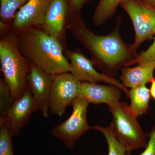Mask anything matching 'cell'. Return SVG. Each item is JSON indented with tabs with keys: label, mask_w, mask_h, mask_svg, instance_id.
I'll list each match as a JSON object with an SVG mask.
<instances>
[{
	"label": "cell",
	"mask_w": 155,
	"mask_h": 155,
	"mask_svg": "<svg viewBox=\"0 0 155 155\" xmlns=\"http://www.w3.org/2000/svg\"><path fill=\"white\" fill-rule=\"evenodd\" d=\"M67 28L88 50L91 61L106 75L115 77L119 69L133 65L139 54L131 45L123 41L120 34L121 19L110 33L100 35L91 31L81 17L80 14H70Z\"/></svg>",
	"instance_id": "cell-1"
},
{
	"label": "cell",
	"mask_w": 155,
	"mask_h": 155,
	"mask_svg": "<svg viewBox=\"0 0 155 155\" xmlns=\"http://www.w3.org/2000/svg\"><path fill=\"white\" fill-rule=\"evenodd\" d=\"M17 32L19 49L29 63L53 75L70 72L63 44L58 40L39 27Z\"/></svg>",
	"instance_id": "cell-2"
},
{
	"label": "cell",
	"mask_w": 155,
	"mask_h": 155,
	"mask_svg": "<svg viewBox=\"0 0 155 155\" xmlns=\"http://www.w3.org/2000/svg\"><path fill=\"white\" fill-rule=\"evenodd\" d=\"M1 70L14 100L19 98L28 86L30 64L22 54L17 34H6L0 41Z\"/></svg>",
	"instance_id": "cell-3"
},
{
	"label": "cell",
	"mask_w": 155,
	"mask_h": 155,
	"mask_svg": "<svg viewBox=\"0 0 155 155\" xmlns=\"http://www.w3.org/2000/svg\"><path fill=\"white\" fill-rule=\"evenodd\" d=\"M112 114L111 122L114 133L118 141L126 149L127 154L133 151L145 148L149 140V133L144 132L131 113L126 102H118L108 105Z\"/></svg>",
	"instance_id": "cell-4"
},
{
	"label": "cell",
	"mask_w": 155,
	"mask_h": 155,
	"mask_svg": "<svg viewBox=\"0 0 155 155\" xmlns=\"http://www.w3.org/2000/svg\"><path fill=\"white\" fill-rule=\"evenodd\" d=\"M89 104L79 96L72 103V115L64 122L58 124L52 129V134L60 140L68 148L73 147L87 130L92 129L87 119Z\"/></svg>",
	"instance_id": "cell-5"
},
{
	"label": "cell",
	"mask_w": 155,
	"mask_h": 155,
	"mask_svg": "<svg viewBox=\"0 0 155 155\" xmlns=\"http://www.w3.org/2000/svg\"><path fill=\"white\" fill-rule=\"evenodd\" d=\"M120 6L133 24L135 39L131 46L137 51L143 42L155 35V8L143 0H123Z\"/></svg>",
	"instance_id": "cell-6"
},
{
	"label": "cell",
	"mask_w": 155,
	"mask_h": 155,
	"mask_svg": "<svg viewBox=\"0 0 155 155\" xmlns=\"http://www.w3.org/2000/svg\"><path fill=\"white\" fill-rule=\"evenodd\" d=\"M81 83L69 72L54 75L49 101L50 114L63 116L67 107L80 96Z\"/></svg>",
	"instance_id": "cell-7"
},
{
	"label": "cell",
	"mask_w": 155,
	"mask_h": 155,
	"mask_svg": "<svg viewBox=\"0 0 155 155\" xmlns=\"http://www.w3.org/2000/svg\"><path fill=\"white\" fill-rule=\"evenodd\" d=\"M64 54L70 62V72L81 82L97 83L104 82L120 88L127 97L129 91L121 81L115 77H111L96 70L91 60L84 55L80 51L64 50Z\"/></svg>",
	"instance_id": "cell-8"
},
{
	"label": "cell",
	"mask_w": 155,
	"mask_h": 155,
	"mask_svg": "<svg viewBox=\"0 0 155 155\" xmlns=\"http://www.w3.org/2000/svg\"><path fill=\"white\" fill-rule=\"evenodd\" d=\"M30 64L27 84L36 104L38 110L45 118L49 116V101L54 75L48 73L33 64Z\"/></svg>",
	"instance_id": "cell-9"
},
{
	"label": "cell",
	"mask_w": 155,
	"mask_h": 155,
	"mask_svg": "<svg viewBox=\"0 0 155 155\" xmlns=\"http://www.w3.org/2000/svg\"><path fill=\"white\" fill-rule=\"evenodd\" d=\"M37 110L35 101L28 85L22 96L14 101L5 117L13 136L19 135L31 114Z\"/></svg>",
	"instance_id": "cell-10"
},
{
	"label": "cell",
	"mask_w": 155,
	"mask_h": 155,
	"mask_svg": "<svg viewBox=\"0 0 155 155\" xmlns=\"http://www.w3.org/2000/svg\"><path fill=\"white\" fill-rule=\"evenodd\" d=\"M53 0H28L15 14L13 27L15 31L42 26L45 15Z\"/></svg>",
	"instance_id": "cell-11"
},
{
	"label": "cell",
	"mask_w": 155,
	"mask_h": 155,
	"mask_svg": "<svg viewBox=\"0 0 155 155\" xmlns=\"http://www.w3.org/2000/svg\"><path fill=\"white\" fill-rule=\"evenodd\" d=\"M70 15L68 0H53L45 15L43 30L63 44L65 25Z\"/></svg>",
	"instance_id": "cell-12"
},
{
	"label": "cell",
	"mask_w": 155,
	"mask_h": 155,
	"mask_svg": "<svg viewBox=\"0 0 155 155\" xmlns=\"http://www.w3.org/2000/svg\"><path fill=\"white\" fill-rule=\"evenodd\" d=\"M121 90L113 85L82 82L80 95L88 104H106L108 106L119 101L121 98Z\"/></svg>",
	"instance_id": "cell-13"
},
{
	"label": "cell",
	"mask_w": 155,
	"mask_h": 155,
	"mask_svg": "<svg viewBox=\"0 0 155 155\" xmlns=\"http://www.w3.org/2000/svg\"><path fill=\"white\" fill-rule=\"evenodd\" d=\"M155 63L138 64L134 67H123L121 69L120 80L122 84L130 89L146 85L153 78Z\"/></svg>",
	"instance_id": "cell-14"
},
{
	"label": "cell",
	"mask_w": 155,
	"mask_h": 155,
	"mask_svg": "<svg viewBox=\"0 0 155 155\" xmlns=\"http://www.w3.org/2000/svg\"><path fill=\"white\" fill-rule=\"evenodd\" d=\"M128 97L130 100L129 109L134 115L137 117L147 114L149 108L151 95L149 89L146 85L130 89Z\"/></svg>",
	"instance_id": "cell-15"
},
{
	"label": "cell",
	"mask_w": 155,
	"mask_h": 155,
	"mask_svg": "<svg viewBox=\"0 0 155 155\" xmlns=\"http://www.w3.org/2000/svg\"><path fill=\"white\" fill-rule=\"evenodd\" d=\"M122 1L123 0H100L93 17L94 25L100 26L113 17Z\"/></svg>",
	"instance_id": "cell-16"
},
{
	"label": "cell",
	"mask_w": 155,
	"mask_h": 155,
	"mask_svg": "<svg viewBox=\"0 0 155 155\" xmlns=\"http://www.w3.org/2000/svg\"><path fill=\"white\" fill-rule=\"evenodd\" d=\"M92 129L98 130L104 136L108 144L107 155H128L125 147L116 138L110 124L106 127L95 125Z\"/></svg>",
	"instance_id": "cell-17"
},
{
	"label": "cell",
	"mask_w": 155,
	"mask_h": 155,
	"mask_svg": "<svg viewBox=\"0 0 155 155\" xmlns=\"http://www.w3.org/2000/svg\"><path fill=\"white\" fill-rule=\"evenodd\" d=\"M11 132L5 117H0V155H14Z\"/></svg>",
	"instance_id": "cell-18"
},
{
	"label": "cell",
	"mask_w": 155,
	"mask_h": 155,
	"mask_svg": "<svg viewBox=\"0 0 155 155\" xmlns=\"http://www.w3.org/2000/svg\"><path fill=\"white\" fill-rule=\"evenodd\" d=\"M28 0H0L1 21L7 22L14 19L15 14Z\"/></svg>",
	"instance_id": "cell-19"
},
{
	"label": "cell",
	"mask_w": 155,
	"mask_h": 155,
	"mask_svg": "<svg viewBox=\"0 0 155 155\" xmlns=\"http://www.w3.org/2000/svg\"><path fill=\"white\" fill-rule=\"evenodd\" d=\"M14 100L8 84L4 78L0 80V115L6 117L12 107Z\"/></svg>",
	"instance_id": "cell-20"
},
{
	"label": "cell",
	"mask_w": 155,
	"mask_h": 155,
	"mask_svg": "<svg viewBox=\"0 0 155 155\" xmlns=\"http://www.w3.org/2000/svg\"><path fill=\"white\" fill-rule=\"evenodd\" d=\"M147 63H155V38L152 44L146 51H143L139 54L134 62L133 65Z\"/></svg>",
	"instance_id": "cell-21"
},
{
	"label": "cell",
	"mask_w": 155,
	"mask_h": 155,
	"mask_svg": "<svg viewBox=\"0 0 155 155\" xmlns=\"http://www.w3.org/2000/svg\"><path fill=\"white\" fill-rule=\"evenodd\" d=\"M139 155H155V124L149 133V140L144 150Z\"/></svg>",
	"instance_id": "cell-22"
},
{
	"label": "cell",
	"mask_w": 155,
	"mask_h": 155,
	"mask_svg": "<svg viewBox=\"0 0 155 155\" xmlns=\"http://www.w3.org/2000/svg\"><path fill=\"white\" fill-rule=\"evenodd\" d=\"M70 14H80L84 6L91 0H68Z\"/></svg>",
	"instance_id": "cell-23"
},
{
	"label": "cell",
	"mask_w": 155,
	"mask_h": 155,
	"mask_svg": "<svg viewBox=\"0 0 155 155\" xmlns=\"http://www.w3.org/2000/svg\"><path fill=\"white\" fill-rule=\"evenodd\" d=\"M150 82L151 84L150 89V93L151 97L155 101V78L154 77L153 78Z\"/></svg>",
	"instance_id": "cell-24"
},
{
	"label": "cell",
	"mask_w": 155,
	"mask_h": 155,
	"mask_svg": "<svg viewBox=\"0 0 155 155\" xmlns=\"http://www.w3.org/2000/svg\"><path fill=\"white\" fill-rule=\"evenodd\" d=\"M9 28H10V26L6 22L0 21V28H1V34L6 33V31H8Z\"/></svg>",
	"instance_id": "cell-25"
},
{
	"label": "cell",
	"mask_w": 155,
	"mask_h": 155,
	"mask_svg": "<svg viewBox=\"0 0 155 155\" xmlns=\"http://www.w3.org/2000/svg\"><path fill=\"white\" fill-rule=\"evenodd\" d=\"M143 1L155 8V0H143Z\"/></svg>",
	"instance_id": "cell-26"
},
{
	"label": "cell",
	"mask_w": 155,
	"mask_h": 155,
	"mask_svg": "<svg viewBox=\"0 0 155 155\" xmlns=\"http://www.w3.org/2000/svg\"></svg>",
	"instance_id": "cell-27"
}]
</instances>
